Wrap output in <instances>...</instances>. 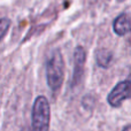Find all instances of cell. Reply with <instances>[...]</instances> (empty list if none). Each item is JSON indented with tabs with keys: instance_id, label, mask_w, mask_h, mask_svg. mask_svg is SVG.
Returning <instances> with one entry per match:
<instances>
[{
	"instance_id": "1",
	"label": "cell",
	"mask_w": 131,
	"mask_h": 131,
	"mask_svg": "<svg viewBox=\"0 0 131 131\" xmlns=\"http://www.w3.org/2000/svg\"><path fill=\"white\" fill-rule=\"evenodd\" d=\"M46 79L47 85L53 92H58L64 79V62L59 50L50 53L46 60Z\"/></svg>"
},
{
	"instance_id": "2",
	"label": "cell",
	"mask_w": 131,
	"mask_h": 131,
	"mask_svg": "<svg viewBox=\"0 0 131 131\" xmlns=\"http://www.w3.org/2000/svg\"><path fill=\"white\" fill-rule=\"evenodd\" d=\"M51 122V107L44 95L36 98L32 107L31 131H48Z\"/></svg>"
},
{
	"instance_id": "3",
	"label": "cell",
	"mask_w": 131,
	"mask_h": 131,
	"mask_svg": "<svg viewBox=\"0 0 131 131\" xmlns=\"http://www.w3.org/2000/svg\"><path fill=\"white\" fill-rule=\"evenodd\" d=\"M130 98V82L129 79L122 81L117 83L114 89L109 92L108 97H107V101L114 108L120 107L125 100Z\"/></svg>"
},
{
	"instance_id": "4",
	"label": "cell",
	"mask_w": 131,
	"mask_h": 131,
	"mask_svg": "<svg viewBox=\"0 0 131 131\" xmlns=\"http://www.w3.org/2000/svg\"><path fill=\"white\" fill-rule=\"evenodd\" d=\"M86 61V53L82 46H77L74 51V72H72V88L81 83L84 75V67Z\"/></svg>"
},
{
	"instance_id": "5",
	"label": "cell",
	"mask_w": 131,
	"mask_h": 131,
	"mask_svg": "<svg viewBox=\"0 0 131 131\" xmlns=\"http://www.w3.org/2000/svg\"><path fill=\"white\" fill-rule=\"evenodd\" d=\"M113 29L117 36H125L130 31V18L127 13L120 14L113 23Z\"/></svg>"
},
{
	"instance_id": "6",
	"label": "cell",
	"mask_w": 131,
	"mask_h": 131,
	"mask_svg": "<svg viewBox=\"0 0 131 131\" xmlns=\"http://www.w3.org/2000/svg\"><path fill=\"white\" fill-rule=\"evenodd\" d=\"M95 60L99 67L101 68H108L113 62V53L109 50L106 48H101V50L97 51L95 54Z\"/></svg>"
},
{
	"instance_id": "7",
	"label": "cell",
	"mask_w": 131,
	"mask_h": 131,
	"mask_svg": "<svg viewBox=\"0 0 131 131\" xmlns=\"http://www.w3.org/2000/svg\"><path fill=\"white\" fill-rule=\"evenodd\" d=\"M9 27H10V20L7 17L0 18V41L5 38V36L7 35L9 30Z\"/></svg>"
},
{
	"instance_id": "8",
	"label": "cell",
	"mask_w": 131,
	"mask_h": 131,
	"mask_svg": "<svg viewBox=\"0 0 131 131\" xmlns=\"http://www.w3.org/2000/svg\"><path fill=\"white\" fill-rule=\"evenodd\" d=\"M122 131H131L130 125H129V124H128V125H125V127H124V129H123Z\"/></svg>"
},
{
	"instance_id": "9",
	"label": "cell",
	"mask_w": 131,
	"mask_h": 131,
	"mask_svg": "<svg viewBox=\"0 0 131 131\" xmlns=\"http://www.w3.org/2000/svg\"><path fill=\"white\" fill-rule=\"evenodd\" d=\"M117 1H120V2H121V1H125V0H117Z\"/></svg>"
}]
</instances>
